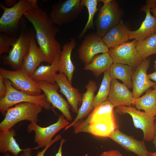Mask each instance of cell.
I'll use <instances>...</instances> for the list:
<instances>
[{"mask_svg": "<svg viewBox=\"0 0 156 156\" xmlns=\"http://www.w3.org/2000/svg\"><path fill=\"white\" fill-rule=\"evenodd\" d=\"M23 16L32 24L39 47L46 56L48 63L52 64L61 53V46L56 39L59 28L56 26L47 12L38 6L27 11Z\"/></svg>", "mask_w": 156, "mask_h": 156, "instance_id": "cell-1", "label": "cell"}, {"mask_svg": "<svg viewBox=\"0 0 156 156\" xmlns=\"http://www.w3.org/2000/svg\"><path fill=\"white\" fill-rule=\"evenodd\" d=\"M37 0H20L13 7L8 8L1 3L4 11L0 18V32L15 36L22 16L28 10L38 6Z\"/></svg>", "mask_w": 156, "mask_h": 156, "instance_id": "cell-2", "label": "cell"}, {"mask_svg": "<svg viewBox=\"0 0 156 156\" xmlns=\"http://www.w3.org/2000/svg\"><path fill=\"white\" fill-rule=\"evenodd\" d=\"M44 108L40 105L27 102L21 103L10 108L0 123V131L9 130L23 120L37 122L38 115Z\"/></svg>", "mask_w": 156, "mask_h": 156, "instance_id": "cell-3", "label": "cell"}, {"mask_svg": "<svg viewBox=\"0 0 156 156\" xmlns=\"http://www.w3.org/2000/svg\"><path fill=\"white\" fill-rule=\"evenodd\" d=\"M24 23L21 24L19 36L12 46L8 55L1 56L3 64L10 66L14 70L21 69L29 48L30 41L35 33Z\"/></svg>", "mask_w": 156, "mask_h": 156, "instance_id": "cell-4", "label": "cell"}, {"mask_svg": "<svg viewBox=\"0 0 156 156\" xmlns=\"http://www.w3.org/2000/svg\"><path fill=\"white\" fill-rule=\"evenodd\" d=\"M4 82L7 88L6 93L0 99V111L3 114L5 115L7 110L12 106L24 102L35 103L42 106L46 109H50L51 104L44 94L30 95L15 88L7 79L4 78Z\"/></svg>", "mask_w": 156, "mask_h": 156, "instance_id": "cell-5", "label": "cell"}, {"mask_svg": "<svg viewBox=\"0 0 156 156\" xmlns=\"http://www.w3.org/2000/svg\"><path fill=\"white\" fill-rule=\"evenodd\" d=\"M103 3L100 9L95 22L96 33L102 37L111 28L122 20V9L114 0H99Z\"/></svg>", "mask_w": 156, "mask_h": 156, "instance_id": "cell-6", "label": "cell"}, {"mask_svg": "<svg viewBox=\"0 0 156 156\" xmlns=\"http://www.w3.org/2000/svg\"><path fill=\"white\" fill-rule=\"evenodd\" d=\"M84 7L83 0H60L52 6L49 16L55 25H61L77 18Z\"/></svg>", "mask_w": 156, "mask_h": 156, "instance_id": "cell-7", "label": "cell"}, {"mask_svg": "<svg viewBox=\"0 0 156 156\" xmlns=\"http://www.w3.org/2000/svg\"><path fill=\"white\" fill-rule=\"evenodd\" d=\"M115 107L107 100L94 108L91 113L85 120H78L74 123V132L77 134L85 132L89 129L115 120L114 108Z\"/></svg>", "mask_w": 156, "mask_h": 156, "instance_id": "cell-8", "label": "cell"}, {"mask_svg": "<svg viewBox=\"0 0 156 156\" xmlns=\"http://www.w3.org/2000/svg\"><path fill=\"white\" fill-rule=\"evenodd\" d=\"M116 111L120 114L130 115L135 127L142 131L144 140L146 141L153 140L155 134V116L141 112L131 106L117 107Z\"/></svg>", "mask_w": 156, "mask_h": 156, "instance_id": "cell-9", "label": "cell"}, {"mask_svg": "<svg viewBox=\"0 0 156 156\" xmlns=\"http://www.w3.org/2000/svg\"><path fill=\"white\" fill-rule=\"evenodd\" d=\"M69 125L68 120L63 114L59 116L55 123L46 127H40L36 122H31L28 126L27 131L29 133L33 131L34 132V142L38 145L33 149L45 147L50 144L54 135Z\"/></svg>", "mask_w": 156, "mask_h": 156, "instance_id": "cell-10", "label": "cell"}, {"mask_svg": "<svg viewBox=\"0 0 156 156\" xmlns=\"http://www.w3.org/2000/svg\"><path fill=\"white\" fill-rule=\"evenodd\" d=\"M0 75L9 80L12 86L17 90L31 95L41 94L42 90L37 82L21 69L10 70L1 68Z\"/></svg>", "mask_w": 156, "mask_h": 156, "instance_id": "cell-11", "label": "cell"}, {"mask_svg": "<svg viewBox=\"0 0 156 156\" xmlns=\"http://www.w3.org/2000/svg\"><path fill=\"white\" fill-rule=\"evenodd\" d=\"M137 41L134 40L109 48L108 53L112 59L113 63L127 65L135 70L142 60L136 48Z\"/></svg>", "mask_w": 156, "mask_h": 156, "instance_id": "cell-12", "label": "cell"}, {"mask_svg": "<svg viewBox=\"0 0 156 156\" xmlns=\"http://www.w3.org/2000/svg\"><path fill=\"white\" fill-rule=\"evenodd\" d=\"M109 49L102 37L96 33L89 34L86 36L78 49L79 57L85 64H87L95 55L108 52Z\"/></svg>", "mask_w": 156, "mask_h": 156, "instance_id": "cell-13", "label": "cell"}, {"mask_svg": "<svg viewBox=\"0 0 156 156\" xmlns=\"http://www.w3.org/2000/svg\"><path fill=\"white\" fill-rule=\"evenodd\" d=\"M156 5V0H147L146 4L140 8V11L144 12L146 17L140 27L134 31L129 30V40L141 41L149 36L156 33V18L152 15L151 9Z\"/></svg>", "mask_w": 156, "mask_h": 156, "instance_id": "cell-14", "label": "cell"}, {"mask_svg": "<svg viewBox=\"0 0 156 156\" xmlns=\"http://www.w3.org/2000/svg\"><path fill=\"white\" fill-rule=\"evenodd\" d=\"M36 82L49 102L53 107L59 109L68 121L71 120L72 117L70 111V106L58 92L60 88L58 85L56 83H51L44 81Z\"/></svg>", "mask_w": 156, "mask_h": 156, "instance_id": "cell-15", "label": "cell"}, {"mask_svg": "<svg viewBox=\"0 0 156 156\" xmlns=\"http://www.w3.org/2000/svg\"><path fill=\"white\" fill-rule=\"evenodd\" d=\"M150 62L148 57L142 60L134 71L132 80V93L135 99L139 98L150 88L156 85V83L151 81L147 73Z\"/></svg>", "mask_w": 156, "mask_h": 156, "instance_id": "cell-16", "label": "cell"}, {"mask_svg": "<svg viewBox=\"0 0 156 156\" xmlns=\"http://www.w3.org/2000/svg\"><path fill=\"white\" fill-rule=\"evenodd\" d=\"M108 100L115 107L131 106L134 104L135 99L132 92L123 83L116 79H112Z\"/></svg>", "mask_w": 156, "mask_h": 156, "instance_id": "cell-17", "label": "cell"}, {"mask_svg": "<svg viewBox=\"0 0 156 156\" xmlns=\"http://www.w3.org/2000/svg\"><path fill=\"white\" fill-rule=\"evenodd\" d=\"M110 138L126 150L135 153L138 156H149L144 141L138 140L127 135L117 129L111 135Z\"/></svg>", "mask_w": 156, "mask_h": 156, "instance_id": "cell-18", "label": "cell"}, {"mask_svg": "<svg viewBox=\"0 0 156 156\" xmlns=\"http://www.w3.org/2000/svg\"><path fill=\"white\" fill-rule=\"evenodd\" d=\"M55 81L59 86L60 91L66 97L73 111L77 114L78 106L82 102L83 94L80 93L78 89L73 87L66 76L59 73L55 75Z\"/></svg>", "mask_w": 156, "mask_h": 156, "instance_id": "cell-19", "label": "cell"}, {"mask_svg": "<svg viewBox=\"0 0 156 156\" xmlns=\"http://www.w3.org/2000/svg\"><path fill=\"white\" fill-rule=\"evenodd\" d=\"M43 62H48V60L41 49L38 46L35 36L30 41L28 52L24 60L21 69L30 76Z\"/></svg>", "mask_w": 156, "mask_h": 156, "instance_id": "cell-20", "label": "cell"}, {"mask_svg": "<svg viewBox=\"0 0 156 156\" xmlns=\"http://www.w3.org/2000/svg\"><path fill=\"white\" fill-rule=\"evenodd\" d=\"M96 82L93 80H90L85 86L86 92L83 94L82 104L79 109L77 115L74 120L65 127L66 130L72 127L77 121L83 119L94 109L93 104L95 97L94 94L97 89Z\"/></svg>", "mask_w": 156, "mask_h": 156, "instance_id": "cell-21", "label": "cell"}, {"mask_svg": "<svg viewBox=\"0 0 156 156\" xmlns=\"http://www.w3.org/2000/svg\"><path fill=\"white\" fill-rule=\"evenodd\" d=\"M76 40L72 38L63 45L59 63V73L64 74L71 84L75 68L71 60V54L72 51L76 47Z\"/></svg>", "mask_w": 156, "mask_h": 156, "instance_id": "cell-22", "label": "cell"}, {"mask_svg": "<svg viewBox=\"0 0 156 156\" xmlns=\"http://www.w3.org/2000/svg\"><path fill=\"white\" fill-rule=\"evenodd\" d=\"M129 30L122 20L103 36L102 39L109 48L116 47L128 42Z\"/></svg>", "mask_w": 156, "mask_h": 156, "instance_id": "cell-23", "label": "cell"}, {"mask_svg": "<svg viewBox=\"0 0 156 156\" xmlns=\"http://www.w3.org/2000/svg\"><path fill=\"white\" fill-rule=\"evenodd\" d=\"M60 54L58 55L50 65L39 66L30 76L36 81H44L55 83V77L59 71Z\"/></svg>", "mask_w": 156, "mask_h": 156, "instance_id": "cell-24", "label": "cell"}, {"mask_svg": "<svg viewBox=\"0 0 156 156\" xmlns=\"http://www.w3.org/2000/svg\"><path fill=\"white\" fill-rule=\"evenodd\" d=\"M113 64L108 52L102 53L96 55L90 63L85 64L83 69L91 71L94 76L98 77L109 70Z\"/></svg>", "mask_w": 156, "mask_h": 156, "instance_id": "cell-25", "label": "cell"}, {"mask_svg": "<svg viewBox=\"0 0 156 156\" xmlns=\"http://www.w3.org/2000/svg\"><path fill=\"white\" fill-rule=\"evenodd\" d=\"M16 135L15 130L12 128L9 130L0 131V153L6 154L9 151L14 156H18L20 152L25 150L21 149L16 141L14 137Z\"/></svg>", "mask_w": 156, "mask_h": 156, "instance_id": "cell-26", "label": "cell"}, {"mask_svg": "<svg viewBox=\"0 0 156 156\" xmlns=\"http://www.w3.org/2000/svg\"><path fill=\"white\" fill-rule=\"evenodd\" d=\"M133 69L129 66L119 63H113L109 69L112 79H119L128 88H132V77Z\"/></svg>", "mask_w": 156, "mask_h": 156, "instance_id": "cell-27", "label": "cell"}, {"mask_svg": "<svg viewBox=\"0 0 156 156\" xmlns=\"http://www.w3.org/2000/svg\"><path fill=\"white\" fill-rule=\"evenodd\" d=\"M134 104L136 108L144 112L156 115V89L147 91L142 96L135 99Z\"/></svg>", "mask_w": 156, "mask_h": 156, "instance_id": "cell-28", "label": "cell"}, {"mask_svg": "<svg viewBox=\"0 0 156 156\" xmlns=\"http://www.w3.org/2000/svg\"><path fill=\"white\" fill-rule=\"evenodd\" d=\"M136 48L142 60L146 59L156 53V33L144 39L137 41Z\"/></svg>", "mask_w": 156, "mask_h": 156, "instance_id": "cell-29", "label": "cell"}, {"mask_svg": "<svg viewBox=\"0 0 156 156\" xmlns=\"http://www.w3.org/2000/svg\"><path fill=\"white\" fill-rule=\"evenodd\" d=\"M112 79L109 69L104 73L99 89L95 96L93 104L94 108L98 106L107 99L110 92Z\"/></svg>", "mask_w": 156, "mask_h": 156, "instance_id": "cell-30", "label": "cell"}, {"mask_svg": "<svg viewBox=\"0 0 156 156\" xmlns=\"http://www.w3.org/2000/svg\"><path fill=\"white\" fill-rule=\"evenodd\" d=\"M84 6L88 10V16L87 22L84 28L79 34L78 38L81 39L85 35L87 30L94 28L93 19L94 16L97 10V5L99 0H83Z\"/></svg>", "mask_w": 156, "mask_h": 156, "instance_id": "cell-31", "label": "cell"}, {"mask_svg": "<svg viewBox=\"0 0 156 156\" xmlns=\"http://www.w3.org/2000/svg\"><path fill=\"white\" fill-rule=\"evenodd\" d=\"M17 37L15 36H10L4 34H0V55L9 52L10 48L12 47Z\"/></svg>", "mask_w": 156, "mask_h": 156, "instance_id": "cell-32", "label": "cell"}, {"mask_svg": "<svg viewBox=\"0 0 156 156\" xmlns=\"http://www.w3.org/2000/svg\"><path fill=\"white\" fill-rule=\"evenodd\" d=\"M6 92L7 88L4 82V78L0 75V99L4 96Z\"/></svg>", "mask_w": 156, "mask_h": 156, "instance_id": "cell-33", "label": "cell"}, {"mask_svg": "<svg viewBox=\"0 0 156 156\" xmlns=\"http://www.w3.org/2000/svg\"><path fill=\"white\" fill-rule=\"evenodd\" d=\"M61 138V135L59 134L56 136L53 139L50 144L47 145L41 151L38 152L36 156H44L46 152L50 147V146L53 143L56 141L60 140Z\"/></svg>", "mask_w": 156, "mask_h": 156, "instance_id": "cell-34", "label": "cell"}, {"mask_svg": "<svg viewBox=\"0 0 156 156\" xmlns=\"http://www.w3.org/2000/svg\"><path fill=\"white\" fill-rule=\"evenodd\" d=\"M100 156H123L118 151L112 150L103 152Z\"/></svg>", "mask_w": 156, "mask_h": 156, "instance_id": "cell-35", "label": "cell"}, {"mask_svg": "<svg viewBox=\"0 0 156 156\" xmlns=\"http://www.w3.org/2000/svg\"><path fill=\"white\" fill-rule=\"evenodd\" d=\"M16 0H5L4 1V4L6 7L10 8L14 6L17 3Z\"/></svg>", "mask_w": 156, "mask_h": 156, "instance_id": "cell-36", "label": "cell"}, {"mask_svg": "<svg viewBox=\"0 0 156 156\" xmlns=\"http://www.w3.org/2000/svg\"><path fill=\"white\" fill-rule=\"evenodd\" d=\"M65 141V140L63 138L61 139L59 149L57 153H56L55 156H62V147Z\"/></svg>", "mask_w": 156, "mask_h": 156, "instance_id": "cell-37", "label": "cell"}, {"mask_svg": "<svg viewBox=\"0 0 156 156\" xmlns=\"http://www.w3.org/2000/svg\"><path fill=\"white\" fill-rule=\"evenodd\" d=\"M33 148H27L25 149L23 152L19 156H31V150Z\"/></svg>", "mask_w": 156, "mask_h": 156, "instance_id": "cell-38", "label": "cell"}, {"mask_svg": "<svg viewBox=\"0 0 156 156\" xmlns=\"http://www.w3.org/2000/svg\"><path fill=\"white\" fill-rule=\"evenodd\" d=\"M148 76L150 80H152L156 82V70L154 72L148 75ZM155 88L156 89V85Z\"/></svg>", "mask_w": 156, "mask_h": 156, "instance_id": "cell-39", "label": "cell"}, {"mask_svg": "<svg viewBox=\"0 0 156 156\" xmlns=\"http://www.w3.org/2000/svg\"><path fill=\"white\" fill-rule=\"evenodd\" d=\"M155 134L153 140V143L154 147L156 149V115L155 116Z\"/></svg>", "mask_w": 156, "mask_h": 156, "instance_id": "cell-40", "label": "cell"}, {"mask_svg": "<svg viewBox=\"0 0 156 156\" xmlns=\"http://www.w3.org/2000/svg\"><path fill=\"white\" fill-rule=\"evenodd\" d=\"M151 12L152 13L153 15L156 18V5L151 8Z\"/></svg>", "mask_w": 156, "mask_h": 156, "instance_id": "cell-41", "label": "cell"}, {"mask_svg": "<svg viewBox=\"0 0 156 156\" xmlns=\"http://www.w3.org/2000/svg\"><path fill=\"white\" fill-rule=\"evenodd\" d=\"M149 156H156V152L154 153H150Z\"/></svg>", "mask_w": 156, "mask_h": 156, "instance_id": "cell-42", "label": "cell"}, {"mask_svg": "<svg viewBox=\"0 0 156 156\" xmlns=\"http://www.w3.org/2000/svg\"><path fill=\"white\" fill-rule=\"evenodd\" d=\"M155 54H156V53ZM154 68L155 70H156V60L155 61L154 64Z\"/></svg>", "mask_w": 156, "mask_h": 156, "instance_id": "cell-43", "label": "cell"}, {"mask_svg": "<svg viewBox=\"0 0 156 156\" xmlns=\"http://www.w3.org/2000/svg\"><path fill=\"white\" fill-rule=\"evenodd\" d=\"M3 156H10V155L8 153H6V154Z\"/></svg>", "mask_w": 156, "mask_h": 156, "instance_id": "cell-44", "label": "cell"}]
</instances>
